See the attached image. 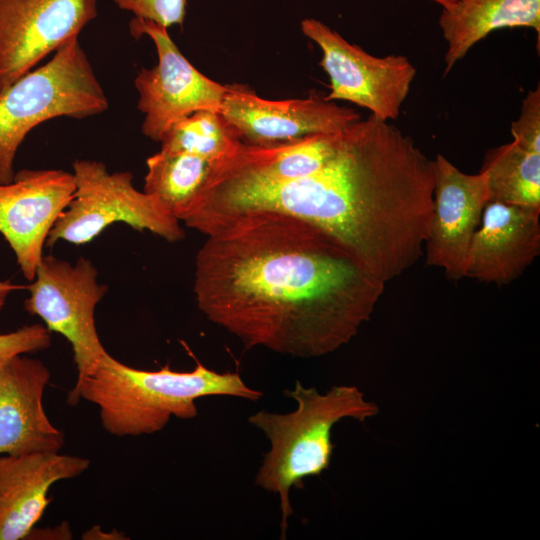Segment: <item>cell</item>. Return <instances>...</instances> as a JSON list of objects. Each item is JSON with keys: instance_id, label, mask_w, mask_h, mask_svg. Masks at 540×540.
<instances>
[{"instance_id": "cell-9", "label": "cell", "mask_w": 540, "mask_h": 540, "mask_svg": "<svg viewBox=\"0 0 540 540\" xmlns=\"http://www.w3.org/2000/svg\"><path fill=\"white\" fill-rule=\"evenodd\" d=\"M133 37H149L157 52V64L142 68L134 85L138 109L144 114L142 133L160 142L168 129L182 118L201 110L220 112L228 85L198 71L180 52L166 28L143 19L129 22Z\"/></svg>"}, {"instance_id": "cell-26", "label": "cell", "mask_w": 540, "mask_h": 540, "mask_svg": "<svg viewBox=\"0 0 540 540\" xmlns=\"http://www.w3.org/2000/svg\"><path fill=\"white\" fill-rule=\"evenodd\" d=\"M22 288L21 286L12 283L9 280L1 281L0 280V313L3 310L6 301L9 297V295L15 291Z\"/></svg>"}, {"instance_id": "cell-17", "label": "cell", "mask_w": 540, "mask_h": 540, "mask_svg": "<svg viewBox=\"0 0 540 540\" xmlns=\"http://www.w3.org/2000/svg\"><path fill=\"white\" fill-rule=\"evenodd\" d=\"M439 25L447 43V75L468 51L491 32L527 27L540 34V0H456L442 8Z\"/></svg>"}, {"instance_id": "cell-12", "label": "cell", "mask_w": 540, "mask_h": 540, "mask_svg": "<svg viewBox=\"0 0 540 540\" xmlns=\"http://www.w3.org/2000/svg\"><path fill=\"white\" fill-rule=\"evenodd\" d=\"M241 142L272 146L337 133L361 119L358 111L325 98L268 100L244 85H228L220 112Z\"/></svg>"}, {"instance_id": "cell-14", "label": "cell", "mask_w": 540, "mask_h": 540, "mask_svg": "<svg viewBox=\"0 0 540 540\" xmlns=\"http://www.w3.org/2000/svg\"><path fill=\"white\" fill-rule=\"evenodd\" d=\"M50 377L41 360L25 354L0 367V455L61 451L65 435L43 404Z\"/></svg>"}, {"instance_id": "cell-21", "label": "cell", "mask_w": 540, "mask_h": 540, "mask_svg": "<svg viewBox=\"0 0 540 540\" xmlns=\"http://www.w3.org/2000/svg\"><path fill=\"white\" fill-rule=\"evenodd\" d=\"M134 18L154 22L166 29L183 25L189 0H113Z\"/></svg>"}, {"instance_id": "cell-22", "label": "cell", "mask_w": 540, "mask_h": 540, "mask_svg": "<svg viewBox=\"0 0 540 540\" xmlns=\"http://www.w3.org/2000/svg\"><path fill=\"white\" fill-rule=\"evenodd\" d=\"M51 332L45 325H24L14 331L0 334V367L11 358L49 348Z\"/></svg>"}, {"instance_id": "cell-2", "label": "cell", "mask_w": 540, "mask_h": 540, "mask_svg": "<svg viewBox=\"0 0 540 540\" xmlns=\"http://www.w3.org/2000/svg\"><path fill=\"white\" fill-rule=\"evenodd\" d=\"M434 166L389 121L347 126L321 169L288 180L214 176L197 205L207 227L251 211H277L326 231L387 283L423 254L433 208Z\"/></svg>"}, {"instance_id": "cell-4", "label": "cell", "mask_w": 540, "mask_h": 540, "mask_svg": "<svg viewBox=\"0 0 540 540\" xmlns=\"http://www.w3.org/2000/svg\"><path fill=\"white\" fill-rule=\"evenodd\" d=\"M284 394L296 401L295 411L280 414L261 410L248 418L270 443L254 482L279 496L282 539L294 513L291 488L302 489L305 478L329 469L335 448L331 437L334 425L345 418L365 423L379 413L378 405L367 401L354 385L333 386L322 394L296 381L294 389Z\"/></svg>"}, {"instance_id": "cell-20", "label": "cell", "mask_w": 540, "mask_h": 540, "mask_svg": "<svg viewBox=\"0 0 540 540\" xmlns=\"http://www.w3.org/2000/svg\"><path fill=\"white\" fill-rule=\"evenodd\" d=\"M160 150L184 152L219 162L231 155L241 141L216 111H196L173 124L164 134Z\"/></svg>"}, {"instance_id": "cell-7", "label": "cell", "mask_w": 540, "mask_h": 540, "mask_svg": "<svg viewBox=\"0 0 540 540\" xmlns=\"http://www.w3.org/2000/svg\"><path fill=\"white\" fill-rule=\"evenodd\" d=\"M93 262L81 257L74 264L44 255L34 278L26 286L24 308L42 319L50 332L62 335L71 345L78 385L91 374L107 352L95 323V309L108 286L97 280Z\"/></svg>"}, {"instance_id": "cell-23", "label": "cell", "mask_w": 540, "mask_h": 540, "mask_svg": "<svg viewBox=\"0 0 540 540\" xmlns=\"http://www.w3.org/2000/svg\"><path fill=\"white\" fill-rule=\"evenodd\" d=\"M511 134L522 148L540 153V88L527 93L520 116L511 124Z\"/></svg>"}, {"instance_id": "cell-15", "label": "cell", "mask_w": 540, "mask_h": 540, "mask_svg": "<svg viewBox=\"0 0 540 540\" xmlns=\"http://www.w3.org/2000/svg\"><path fill=\"white\" fill-rule=\"evenodd\" d=\"M539 254L540 209L489 201L469 247L465 277L506 285Z\"/></svg>"}, {"instance_id": "cell-11", "label": "cell", "mask_w": 540, "mask_h": 540, "mask_svg": "<svg viewBox=\"0 0 540 540\" xmlns=\"http://www.w3.org/2000/svg\"><path fill=\"white\" fill-rule=\"evenodd\" d=\"M75 192L73 174L59 169H24L0 183V234L31 281L44 256L50 231Z\"/></svg>"}, {"instance_id": "cell-6", "label": "cell", "mask_w": 540, "mask_h": 540, "mask_svg": "<svg viewBox=\"0 0 540 540\" xmlns=\"http://www.w3.org/2000/svg\"><path fill=\"white\" fill-rule=\"evenodd\" d=\"M72 169L73 199L50 231L46 246L59 241L86 244L115 223L169 242L184 238L177 217L159 199L138 190L131 172H110L104 163L86 159L74 161Z\"/></svg>"}, {"instance_id": "cell-16", "label": "cell", "mask_w": 540, "mask_h": 540, "mask_svg": "<svg viewBox=\"0 0 540 540\" xmlns=\"http://www.w3.org/2000/svg\"><path fill=\"white\" fill-rule=\"evenodd\" d=\"M89 466L86 457L60 452L0 455V540L27 539L53 500L50 488Z\"/></svg>"}, {"instance_id": "cell-18", "label": "cell", "mask_w": 540, "mask_h": 540, "mask_svg": "<svg viewBox=\"0 0 540 540\" xmlns=\"http://www.w3.org/2000/svg\"><path fill=\"white\" fill-rule=\"evenodd\" d=\"M217 163L190 153L160 150L146 160L143 190L159 199L181 222Z\"/></svg>"}, {"instance_id": "cell-27", "label": "cell", "mask_w": 540, "mask_h": 540, "mask_svg": "<svg viewBox=\"0 0 540 540\" xmlns=\"http://www.w3.org/2000/svg\"><path fill=\"white\" fill-rule=\"evenodd\" d=\"M429 1H433L439 4L442 8H449L455 3L456 0H429Z\"/></svg>"}, {"instance_id": "cell-8", "label": "cell", "mask_w": 540, "mask_h": 540, "mask_svg": "<svg viewBox=\"0 0 540 540\" xmlns=\"http://www.w3.org/2000/svg\"><path fill=\"white\" fill-rule=\"evenodd\" d=\"M301 30L322 51L320 65L330 80L326 100L349 101L384 121L397 119L417 72L407 57L373 56L313 18L302 20Z\"/></svg>"}, {"instance_id": "cell-24", "label": "cell", "mask_w": 540, "mask_h": 540, "mask_svg": "<svg viewBox=\"0 0 540 540\" xmlns=\"http://www.w3.org/2000/svg\"><path fill=\"white\" fill-rule=\"evenodd\" d=\"M72 536L69 523L64 521L53 528L47 527L42 529L35 526L27 539H72Z\"/></svg>"}, {"instance_id": "cell-10", "label": "cell", "mask_w": 540, "mask_h": 540, "mask_svg": "<svg viewBox=\"0 0 540 540\" xmlns=\"http://www.w3.org/2000/svg\"><path fill=\"white\" fill-rule=\"evenodd\" d=\"M96 16L97 0H0V92Z\"/></svg>"}, {"instance_id": "cell-5", "label": "cell", "mask_w": 540, "mask_h": 540, "mask_svg": "<svg viewBox=\"0 0 540 540\" xmlns=\"http://www.w3.org/2000/svg\"><path fill=\"white\" fill-rule=\"evenodd\" d=\"M108 106L78 37L72 38L0 92V183L13 180L16 153L32 129L57 117L94 116Z\"/></svg>"}, {"instance_id": "cell-13", "label": "cell", "mask_w": 540, "mask_h": 540, "mask_svg": "<svg viewBox=\"0 0 540 540\" xmlns=\"http://www.w3.org/2000/svg\"><path fill=\"white\" fill-rule=\"evenodd\" d=\"M433 208L424 248L426 264L450 280L465 278L472 238L489 202L485 175L459 170L445 156L433 160Z\"/></svg>"}, {"instance_id": "cell-19", "label": "cell", "mask_w": 540, "mask_h": 540, "mask_svg": "<svg viewBox=\"0 0 540 540\" xmlns=\"http://www.w3.org/2000/svg\"><path fill=\"white\" fill-rule=\"evenodd\" d=\"M489 201L540 209V153L515 141L490 149L480 170Z\"/></svg>"}, {"instance_id": "cell-3", "label": "cell", "mask_w": 540, "mask_h": 540, "mask_svg": "<svg viewBox=\"0 0 540 540\" xmlns=\"http://www.w3.org/2000/svg\"><path fill=\"white\" fill-rule=\"evenodd\" d=\"M207 396L258 401L263 392L249 387L237 372L219 373L199 361L192 371H174L168 365L149 371L106 352L95 370L69 391L67 403L75 406L84 399L96 405L104 430L125 437L159 432L172 416L195 418V401Z\"/></svg>"}, {"instance_id": "cell-1", "label": "cell", "mask_w": 540, "mask_h": 540, "mask_svg": "<svg viewBox=\"0 0 540 540\" xmlns=\"http://www.w3.org/2000/svg\"><path fill=\"white\" fill-rule=\"evenodd\" d=\"M205 236L195 258L197 306L247 349L332 353L369 321L385 290L336 238L289 214L246 212Z\"/></svg>"}, {"instance_id": "cell-25", "label": "cell", "mask_w": 540, "mask_h": 540, "mask_svg": "<svg viewBox=\"0 0 540 540\" xmlns=\"http://www.w3.org/2000/svg\"><path fill=\"white\" fill-rule=\"evenodd\" d=\"M82 539L86 540H122L127 539L124 533L112 529L111 531L104 532L101 527L93 526L82 534Z\"/></svg>"}]
</instances>
